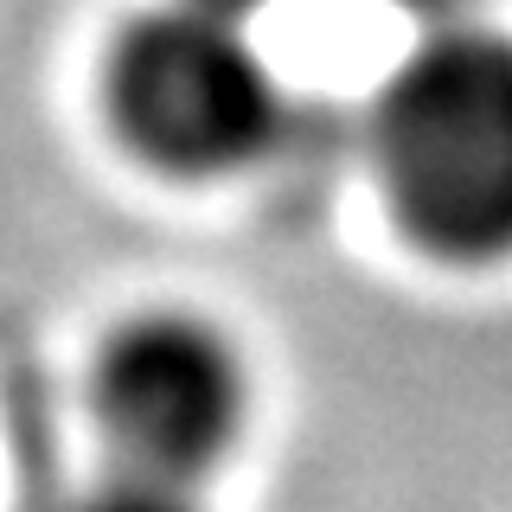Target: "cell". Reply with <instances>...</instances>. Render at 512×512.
I'll use <instances>...</instances> for the list:
<instances>
[{
    "mask_svg": "<svg viewBox=\"0 0 512 512\" xmlns=\"http://www.w3.org/2000/svg\"><path fill=\"white\" fill-rule=\"evenodd\" d=\"M397 7L436 13V20H474V7H480V0H397Z\"/></svg>",
    "mask_w": 512,
    "mask_h": 512,
    "instance_id": "obj_5",
    "label": "cell"
},
{
    "mask_svg": "<svg viewBox=\"0 0 512 512\" xmlns=\"http://www.w3.org/2000/svg\"><path fill=\"white\" fill-rule=\"evenodd\" d=\"M109 109L167 173L250 167L282 128V84L250 45L244 13L167 0L109 52Z\"/></svg>",
    "mask_w": 512,
    "mask_h": 512,
    "instance_id": "obj_2",
    "label": "cell"
},
{
    "mask_svg": "<svg viewBox=\"0 0 512 512\" xmlns=\"http://www.w3.org/2000/svg\"><path fill=\"white\" fill-rule=\"evenodd\" d=\"M244 410V359L212 320L148 314L122 327L96 365V416L116 442V461L199 480L237 442Z\"/></svg>",
    "mask_w": 512,
    "mask_h": 512,
    "instance_id": "obj_3",
    "label": "cell"
},
{
    "mask_svg": "<svg viewBox=\"0 0 512 512\" xmlns=\"http://www.w3.org/2000/svg\"><path fill=\"white\" fill-rule=\"evenodd\" d=\"M77 512H205V506H199V480L141 468V461H116L77 500Z\"/></svg>",
    "mask_w": 512,
    "mask_h": 512,
    "instance_id": "obj_4",
    "label": "cell"
},
{
    "mask_svg": "<svg viewBox=\"0 0 512 512\" xmlns=\"http://www.w3.org/2000/svg\"><path fill=\"white\" fill-rule=\"evenodd\" d=\"M205 7H224V13H256V7H269V0H205Z\"/></svg>",
    "mask_w": 512,
    "mask_h": 512,
    "instance_id": "obj_6",
    "label": "cell"
},
{
    "mask_svg": "<svg viewBox=\"0 0 512 512\" xmlns=\"http://www.w3.org/2000/svg\"><path fill=\"white\" fill-rule=\"evenodd\" d=\"M391 212L448 263L512 256V32L442 20L372 116Z\"/></svg>",
    "mask_w": 512,
    "mask_h": 512,
    "instance_id": "obj_1",
    "label": "cell"
}]
</instances>
